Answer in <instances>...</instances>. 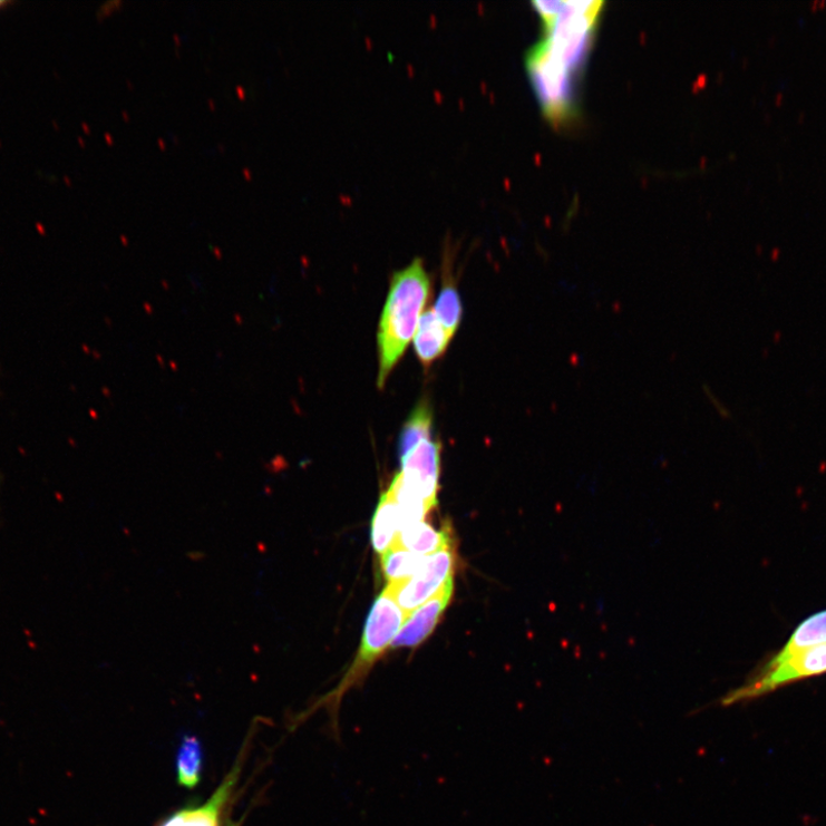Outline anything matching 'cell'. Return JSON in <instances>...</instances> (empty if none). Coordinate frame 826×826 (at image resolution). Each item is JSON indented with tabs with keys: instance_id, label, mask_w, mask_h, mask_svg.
<instances>
[{
	"instance_id": "cell-1",
	"label": "cell",
	"mask_w": 826,
	"mask_h": 826,
	"mask_svg": "<svg viewBox=\"0 0 826 826\" xmlns=\"http://www.w3.org/2000/svg\"><path fill=\"white\" fill-rule=\"evenodd\" d=\"M429 290V278L420 259L392 275L378 331L379 388L416 334Z\"/></svg>"
},
{
	"instance_id": "cell-2",
	"label": "cell",
	"mask_w": 826,
	"mask_h": 826,
	"mask_svg": "<svg viewBox=\"0 0 826 826\" xmlns=\"http://www.w3.org/2000/svg\"><path fill=\"white\" fill-rule=\"evenodd\" d=\"M407 614L401 610L398 603L392 599L387 590L376 600L369 613L365 632L362 636L359 654L349 668L340 684L330 693L310 707L304 717H309L318 708H328L331 716V731L339 740L340 726L339 712L343 696L353 687L360 684L370 672L372 665L385 653L386 649L391 645L395 638L401 631ZM302 716V717H303ZM300 717V718H302Z\"/></svg>"
},
{
	"instance_id": "cell-3",
	"label": "cell",
	"mask_w": 826,
	"mask_h": 826,
	"mask_svg": "<svg viewBox=\"0 0 826 826\" xmlns=\"http://www.w3.org/2000/svg\"><path fill=\"white\" fill-rule=\"evenodd\" d=\"M604 3L565 2V7L553 25L545 29V43L571 72L584 62L594 29Z\"/></svg>"
},
{
	"instance_id": "cell-4",
	"label": "cell",
	"mask_w": 826,
	"mask_h": 826,
	"mask_svg": "<svg viewBox=\"0 0 826 826\" xmlns=\"http://www.w3.org/2000/svg\"><path fill=\"white\" fill-rule=\"evenodd\" d=\"M527 68L547 119L555 125L569 122L574 113L573 72L551 54L545 42L531 50Z\"/></svg>"
},
{
	"instance_id": "cell-5",
	"label": "cell",
	"mask_w": 826,
	"mask_h": 826,
	"mask_svg": "<svg viewBox=\"0 0 826 826\" xmlns=\"http://www.w3.org/2000/svg\"><path fill=\"white\" fill-rule=\"evenodd\" d=\"M823 673H826V644L799 652L777 664L767 663L756 677L726 694L721 704L728 707L756 699L783 686Z\"/></svg>"
},
{
	"instance_id": "cell-6",
	"label": "cell",
	"mask_w": 826,
	"mask_h": 826,
	"mask_svg": "<svg viewBox=\"0 0 826 826\" xmlns=\"http://www.w3.org/2000/svg\"><path fill=\"white\" fill-rule=\"evenodd\" d=\"M454 565L455 557L451 547L440 551L435 555L426 556L422 566L414 576L388 583L386 590L409 616L441 592L444 586L454 579Z\"/></svg>"
},
{
	"instance_id": "cell-7",
	"label": "cell",
	"mask_w": 826,
	"mask_h": 826,
	"mask_svg": "<svg viewBox=\"0 0 826 826\" xmlns=\"http://www.w3.org/2000/svg\"><path fill=\"white\" fill-rule=\"evenodd\" d=\"M440 454V444L430 439L420 443L401 459L402 470L397 476L405 488L435 506L438 504Z\"/></svg>"
},
{
	"instance_id": "cell-8",
	"label": "cell",
	"mask_w": 826,
	"mask_h": 826,
	"mask_svg": "<svg viewBox=\"0 0 826 826\" xmlns=\"http://www.w3.org/2000/svg\"><path fill=\"white\" fill-rule=\"evenodd\" d=\"M242 766V760L233 766L206 803L174 813L161 826H222V816L239 784Z\"/></svg>"
},
{
	"instance_id": "cell-9",
	"label": "cell",
	"mask_w": 826,
	"mask_h": 826,
	"mask_svg": "<svg viewBox=\"0 0 826 826\" xmlns=\"http://www.w3.org/2000/svg\"><path fill=\"white\" fill-rule=\"evenodd\" d=\"M454 592V579L435 597L414 611L406 620L398 636L391 642L392 649L415 648L421 644L438 625Z\"/></svg>"
},
{
	"instance_id": "cell-10",
	"label": "cell",
	"mask_w": 826,
	"mask_h": 826,
	"mask_svg": "<svg viewBox=\"0 0 826 826\" xmlns=\"http://www.w3.org/2000/svg\"><path fill=\"white\" fill-rule=\"evenodd\" d=\"M453 338L443 327L435 310L421 314L415 338V349L419 361L428 368L440 359Z\"/></svg>"
},
{
	"instance_id": "cell-11",
	"label": "cell",
	"mask_w": 826,
	"mask_h": 826,
	"mask_svg": "<svg viewBox=\"0 0 826 826\" xmlns=\"http://www.w3.org/2000/svg\"><path fill=\"white\" fill-rule=\"evenodd\" d=\"M397 544L419 556H430L451 547V534L448 526L438 529L420 522L405 527L398 535Z\"/></svg>"
},
{
	"instance_id": "cell-12",
	"label": "cell",
	"mask_w": 826,
	"mask_h": 826,
	"mask_svg": "<svg viewBox=\"0 0 826 826\" xmlns=\"http://www.w3.org/2000/svg\"><path fill=\"white\" fill-rule=\"evenodd\" d=\"M401 529L399 507L385 493L379 501L371 526V542L376 553L382 556L387 550L395 545Z\"/></svg>"
},
{
	"instance_id": "cell-13",
	"label": "cell",
	"mask_w": 826,
	"mask_h": 826,
	"mask_svg": "<svg viewBox=\"0 0 826 826\" xmlns=\"http://www.w3.org/2000/svg\"><path fill=\"white\" fill-rule=\"evenodd\" d=\"M826 644V611L803 622L793 638L768 663L777 664L805 650Z\"/></svg>"
},
{
	"instance_id": "cell-14",
	"label": "cell",
	"mask_w": 826,
	"mask_h": 826,
	"mask_svg": "<svg viewBox=\"0 0 826 826\" xmlns=\"http://www.w3.org/2000/svg\"><path fill=\"white\" fill-rule=\"evenodd\" d=\"M204 768L203 745L195 736H185L176 755L177 781L183 788L193 790L200 785Z\"/></svg>"
},
{
	"instance_id": "cell-15",
	"label": "cell",
	"mask_w": 826,
	"mask_h": 826,
	"mask_svg": "<svg viewBox=\"0 0 826 826\" xmlns=\"http://www.w3.org/2000/svg\"><path fill=\"white\" fill-rule=\"evenodd\" d=\"M425 558L396 543L381 556L382 572L389 583L404 581L420 570Z\"/></svg>"
},
{
	"instance_id": "cell-16",
	"label": "cell",
	"mask_w": 826,
	"mask_h": 826,
	"mask_svg": "<svg viewBox=\"0 0 826 826\" xmlns=\"http://www.w3.org/2000/svg\"><path fill=\"white\" fill-rule=\"evenodd\" d=\"M433 415L430 406L426 402L419 404L410 418L406 421L399 440V455L404 459L420 443L430 439Z\"/></svg>"
},
{
	"instance_id": "cell-17",
	"label": "cell",
	"mask_w": 826,
	"mask_h": 826,
	"mask_svg": "<svg viewBox=\"0 0 826 826\" xmlns=\"http://www.w3.org/2000/svg\"><path fill=\"white\" fill-rule=\"evenodd\" d=\"M435 310L438 320L453 338L461 320V303L459 293L449 278L444 285Z\"/></svg>"
},
{
	"instance_id": "cell-18",
	"label": "cell",
	"mask_w": 826,
	"mask_h": 826,
	"mask_svg": "<svg viewBox=\"0 0 826 826\" xmlns=\"http://www.w3.org/2000/svg\"><path fill=\"white\" fill-rule=\"evenodd\" d=\"M533 6L542 18L544 29H546L554 23L563 11L565 2H558V0L546 2V0H542V2H534Z\"/></svg>"
},
{
	"instance_id": "cell-19",
	"label": "cell",
	"mask_w": 826,
	"mask_h": 826,
	"mask_svg": "<svg viewBox=\"0 0 826 826\" xmlns=\"http://www.w3.org/2000/svg\"><path fill=\"white\" fill-rule=\"evenodd\" d=\"M783 99H784L783 93H778L777 96H776V104L777 105L781 104L783 103Z\"/></svg>"
},
{
	"instance_id": "cell-20",
	"label": "cell",
	"mask_w": 826,
	"mask_h": 826,
	"mask_svg": "<svg viewBox=\"0 0 826 826\" xmlns=\"http://www.w3.org/2000/svg\"><path fill=\"white\" fill-rule=\"evenodd\" d=\"M11 3L7 2V0H0V10H2L6 7H9Z\"/></svg>"
},
{
	"instance_id": "cell-21",
	"label": "cell",
	"mask_w": 826,
	"mask_h": 826,
	"mask_svg": "<svg viewBox=\"0 0 826 826\" xmlns=\"http://www.w3.org/2000/svg\"><path fill=\"white\" fill-rule=\"evenodd\" d=\"M804 120H805V113H804V111H801V113L799 114V116H798V122H799V123H804Z\"/></svg>"
},
{
	"instance_id": "cell-22",
	"label": "cell",
	"mask_w": 826,
	"mask_h": 826,
	"mask_svg": "<svg viewBox=\"0 0 826 826\" xmlns=\"http://www.w3.org/2000/svg\"><path fill=\"white\" fill-rule=\"evenodd\" d=\"M818 3H819L818 0H815V2H813V4H812V10L813 11H815L818 8Z\"/></svg>"
},
{
	"instance_id": "cell-23",
	"label": "cell",
	"mask_w": 826,
	"mask_h": 826,
	"mask_svg": "<svg viewBox=\"0 0 826 826\" xmlns=\"http://www.w3.org/2000/svg\"><path fill=\"white\" fill-rule=\"evenodd\" d=\"M225 826H240V824L239 823H230L229 822Z\"/></svg>"
},
{
	"instance_id": "cell-24",
	"label": "cell",
	"mask_w": 826,
	"mask_h": 826,
	"mask_svg": "<svg viewBox=\"0 0 826 826\" xmlns=\"http://www.w3.org/2000/svg\"><path fill=\"white\" fill-rule=\"evenodd\" d=\"M824 6H826V0H820V2L818 3V7H824Z\"/></svg>"
}]
</instances>
